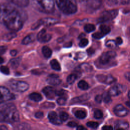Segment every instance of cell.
Masks as SVG:
<instances>
[{"instance_id":"obj_1","label":"cell","mask_w":130,"mask_h":130,"mask_svg":"<svg viewBox=\"0 0 130 130\" xmlns=\"http://www.w3.org/2000/svg\"><path fill=\"white\" fill-rule=\"evenodd\" d=\"M0 23L12 31H18L23 26L22 15L11 5L0 3Z\"/></svg>"},{"instance_id":"obj_2","label":"cell","mask_w":130,"mask_h":130,"mask_svg":"<svg viewBox=\"0 0 130 130\" xmlns=\"http://www.w3.org/2000/svg\"><path fill=\"white\" fill-rule=\"evenodd\" d=\"M19 120V113L14 104L8 103L0 107V122L12 123Z\"/></svg>"},{"instance_id":"obj_3","label":"cell","mask_w":130,"mask_h":130,"mask_svg":"<svg viewBox=\"0 0 130 130\" xmlns=\"http://www.w3.org/2000/svg\"><path fill=\"white\" fill-rule=\"evenodd\" d=\"M29 3L36 10L41 12L51 13L54 10V0H29Z\"/></svg>"},{"instance_id":"obj_4","label":"cell","mask_w":130,"mask_h":130,"mask_svg":"<svg viewBox=\"0 0 130 130\" xmlns=\"http://www.w3.org/2000/svg\"><path fill=\"white\" fill-rule=\"evenodd\" d=\"M59 10L66 14H72L76 12L77 6L75 0H55Z\"/></svg>"},{"instance_id":"obj_5","label":"cell","mask_w":130,"mask_h":130,"mask_svg":"<svg viewBox=\"0 0 130 130\" xmlns=\"http://www.w3.org/2000/svg\"><path fill=\"white\" fill-rule=\"evenodd\" d=\"M9 86L13 90L17 92H24L29 88V85L26 82L17 80L10 81Z\"/></svg>"},{"instance_id":"obj_6","label":"cell","mask_w":130,"mask_h":130,"mask_svg":"<svg viewBox=\"0 0 130 130\" xmlns=\"http://www.w3.org/2000/svg\"><path fill=\"white\" fill-rule=\"evenodd\" d=\"M118 11L117 10H112L106 11L102 13L98 21L100 23H103L112 20L117 15Z\"/></svg>"},{"instance_id":"obj_7","label":"cell","mask_w":130,"mask_h":130,"mask_svg":"<svg viewBox=\"0 0 130 130\" xmlns=\"http://www.w3.org/2000/svg\"><path fill=\"white\" fill-rule=\"evenodd\" d=\"M58 22L57 19L52 18H45L41 19L37 21L35 23L31 26L32 29H36L42 25H44L46 26H50L56 24Z\"/></svg>"},{"instance_id":"obj_8","label":"cell","mask_w":130,"mask_h":130,"mask_svg":"<svg viewBox=\"0 0 130 130\" xmlns=\"http://www.w3.org/2000/svg\"><path fill=\"white\" fill-rule=\"evenodd\" d=\"M15 96L5 87L0 86V103L13 100Z\"/></svg>"},{"instance_id":"obj_9","label":"cell","mask_w":130,"mask_h":130,"mask_svg":"<svg viewBox=\"0 0 130 130\" xmlns=\"http://www.w3.org/2000/svg\"><path fill=\"white\" fill-rule=\"evenodd\" d=\"M116 56L115 52L113 51H108L103 53L99 58V62L103 65L109 63L111 60L114 59Z\"/></svg>"},{"instance_id":"obj_10","label":"cell","mask_w":130,"mask_h":130,"mask_svg":"<svg viewBox=\"0 0 130 130\" xmlns=\"http://www.w3.org/2000/svg\"><path fill=\"white\" fill-rule=\"evenodd\" d=\"M125 88L123 85L116 84L110 87L108 92L111 96H117L124 91Z\"/></svg>"},{"instance_id":"obj_11","label":"cell","mask_w":130,"mask_h":130,"mask_svg":"<svg viewBox=\"0 0 130 130\" xmlns=\"http://www.w3.org/2000/svg\"><path fill=\"white\" fill-rule=\"evenodd\" d=\"M96 79L98 80L102 83H105V84H110L112 83H113L115 79L114 77L111 76V75H103V74H100L96 76Z\"/></svg>"},{"instance_id":"obj_12","label":"cell","mask_w":130,"mask_h":130,"mask_svg":"<svg viewBox=\"0 0 130 130\" xmlns=\"http://www.w3.org/2000/svg\"><path fill=\"white\" fill-rule=\"evenodd\" d=\"M115 114L118 117H124L127 115L128 110L123 105L121 104L117 105L113 110Z\"/></svg>"},{"instance_id":"obj_13","label":"cell","mask_w":130,"mask_h":130,"mask_svg":"<svg viewBox=\"0 0 130 130\" xmlns=\"http://www.w3.org/2000/svg\"><path fill=\"white\" fill-rule=\"evenodd\" d=\"M51 38V36L47 34L45 29L41 30L37 35L38 40L41 43H46L48 42Z\"/></svg>"},{"instance_id":"obj_14","label":"cell","mask_w":130,"mask_h":130,"mask_svg":"<svg viewBox=\"0 0 130 130\" xmlns=\"http://www.w3.org/2000/svg\"><path fill=\"white\" fill-rule=\"evenodd\" d=\"M48 119L51 123L55 125H60L62 123V121L58 117L57 114L54 111H51L48 115Z\"/></svg>"},{"instance_id":"obj_15","label":"cell","mask_w":130,"mask_h":130,"mask_svg":"<svg viewBox=\"0 0 130 130\" xmlns=\"http://www.w3.org/2000/svg\"><path fill=\"white\" fill-rule=\"evenodd\" d=\"M42 91L48 99H53L56 94V90L51 86H46L44 87Z\"/></svg>"},{"instance_id":"obj_16","label":"cell","mask_w":130,"mask_h":130,"mask_svg":"<svg viewBox=\"0 0 130 130\" xmlns=\"http://www.w3.org/2000/svg\"><path fill=\"white\" fill-rule=\"evenodd\" d=\"M81 3L86 4L92 9H97L101 4L102 0H78Z\"/></svg>"},{"instance_id":"obj_17","label":"cell","mask_w":130,"mask_h":130,"mask_svg":"<svg viewBox=\"0 0 130 130\" xmlns=\"http://www.w3.org/2000/svg\"><path fill=\"white\" fill-rule=\"evenodd\" d=\"M46 81L48 84L53 85H59L61 82V80L59 79V77L55 74L50 75L48 77Z\"/></svg>"},{"instance_id":"obj_18","label":"cell","mask_w":130,"mask_h":130,"mask_svg":"<svg viewBox=\"0 0 130 130\" xmlns=\"http://www.w3.org/2000/svg\"><path fill=\"white\" fill-rule=\"evenodd\" d=\"M7 1L19 7H27L29 4V0H7Z\"/></svg>"},{"instance_id":"obj_19","label":"cell","mask_w":130,"mask_h":130,"mask_svg":"<svg viewBox=\"0 0 130 130\" xmlns=\"http://www.w3.org/2000/svg\"><path fill=\"white\" fill-rule=\"evenodd\" d=\"M128 123L123 120H118L115 123L114 129H126L128 128Z\"/></svg>"},{"instance_id":"obj_20","label":"cell","mask_w":130,"mask_h":130,"mask_svg":"<svg viewBox=\"0 0 130 130\" xmlns=\"http://www.w3.org/2000/svg\"><path fill=\"white\" fill-rule=\"evenodd\" d=\"M90 98L89 95L88 94H84L82 95H80L78 97H76L74 99H73L71 101V104H76L78 103H81L85 101H87Z\"/></svg>"},{"instance_id":"obj_21","label":"cell","mask_w":130,"mask_h":130,"mask_svg":"<svg viewBox=\"0 0 130 130\" xmlns=\"http://www.w3.org/2000/svg\"><path fill=\"white\" fill-rule=\"evenodd\" d=\"M35 40V36L34 34H30L26 36L22 41V43L24 45L28 44Z\"/></svg>"},{"instance_id":"obj_22","label":"cell","mask_w":130,"mask_h":130,"mask_svg":"<svg viewBox=\"0 0 130 130\" xmlns=\"http://www.w3.org/2000/svg\"><path fill=\"white\" fill-rule=\"evenodd\" d=\"M29 97L30 100L35 102H39L43 99L41 94L38 92H32L30 93L29 95Z\"/></svg>"},{"instance_id":"obj_23","label":"cell","mask_w":130,"mask_h":130,"mask_svg":"<svg viewBox=\"0 0 130 130\" xmlns=\"http://www.w3.org/2000/svg\"><path fill=\"white\" fill-rule=\"evenodd\" d=\"M42 53L44 55V56L46 58H49L51 55H52V50H51V49L47 47V46H44L43 47L42 49Z\"/></svg>"},{"instance_id":"obj_24","label":"cell","mask_w":130,"mask_h":130,"mask_svg":"<svg viewBox=\"0 0 130 130\" xmlns=\"http://www.w3.org/2000/svg\"><path fill=\"white\" fill-rule=\"evenodd\" d=\"M21 61V58L20 57H17L11 59L10 60V63L12 68H17Z\"/></svg>"},{"instance_id":"obj_25","label":"cell","mask_w":130,"mask_h":130,"mask_svg":"<svg viewBox=\"0 0 130 130\" xmlns=\"http://www.w3.org/2000/svg\"><path fill=\"white\" fill-rule=\"evenodd\" d=\"M50 65L53 70L55 71H60L61 69L60 64L56 59H52L50 61Z\"/></svg>"},{"instance_id":"obj_26","label":"cell","mask_w":130,"mask_h":130,"mask_svg":"<svg viewBox=\"0 0 130 130\" xmlns=\"http://www.w3.org/2000/svg\"><path fill=\"white\" fill-rule=\"evenodd\" d=\"M100 30L102 33H103L105 36L110 31L111 29L110 27L108 25L102 24L100 26Z\"/></svg>"},{"instance_id":"obj_27","label":"cell","mask_w":130,"mask_h":130,"mask_svg":"<svg viewBox=\"0 0 130 130\" xmlns=\"http://www.w3.org/2000/svg\"><path fill=\"white\" fill-rule=\"evenodd\" d=\"M78 86L82 90H87L89 88L88 84L84 80H80L78 83Z\"/></svg>"},{"instance_id":"obj_28","label":"cell","mask_w":130,"mask_h":130,"mask_svg":"<svg viewBox=\"0 0 130 130\" xmlns=\"http://www.w3.org/2000/svg\"><path fill=\"white\" fill-rule=\"evenodd\" d=\"M75 115L79 119H84L86 117V113L83 110H77L75 112Z\"/></svg>"},{"instance_id":"obj_29","label":"cell","mask_w":130,"mask_h":130,"mask_svg":"<svg viewBox=\"0 0 130 130\" xmlns=\"http://www.w3.org/2000/svg\"><path fill=\"white\" fill-rule=\"evenodd\" d=\"M16 36V34L15 32H10L8 34H7L3 36V39L5 41H9L15 37Z\"/></svg>"},{"instance_id":"obj_30","label":"cell","mask_w":130,"mask_h":130,"mask_svg":"<svg viewBox=\"0 0 130 130\" xmlns=\"http://www.w3.org/2000/svg\"><path fill=\"white\" fill-rule=\"evenodd\" d=\"M84 28L86 32L89 33V32H92L93 30H94L95 27L92 24H87L84 26Z\"/></svg>"},{"instance_id":"obj_31","label":"cell","mask_w":130,"mask_h":130,"mask_svg":"<svg viewBox=\"0 0 130 130\" xmlns=\"http://www.w3.org/2000/svg\"><path fill=\"white\" fill-rule=\"evenodd\" d=\"M102 95L103 100L105 103H108L111 101V95L108 92H105Z\"/></svg>"},{"instance_id":"obj_32","label":"cell","mask_w":130,"mask_h":130,"mask_svg":"<svg viewBox=\"0 0 130 130\" xmlns=\"http://www.w3.org/2000/svg\"><path fill=\"white\" fill-rule=\"evenodd\" d=\"M77 79V75L75 74H72L69 75L67 79V81L69 84H72Z\"/></svg>"},{"instance_id":"obj_33","label":"cell","mask_w":130,"mask_h":130,"mask_svg":"<svg viewBox=\"0 0 130 130\" xmlns=\"http://www.w3.org/2000/svg\"><path fill=\"white\" fill-rule=\"evenodd\" d=\"M68 117H69V115L66 112L62 111L59 113V118L62 121H66L68 119Z\"/></svg>"},{"instance_id":"obj_34","label":"cell","mask_w":130,"mask_h":130,"mask_svg":"<svg viewBox=\"0 0 130 130\" xmlns=\"http://www.w3.org/2000/svg\"><path fill=\"white\" fill-rule=\"evenodd\" d=\"M117 45L116 44V42L114 40H108L106 43V46L110 48H114Z\"/></svg>"},{"instance_id":"obj_35","label":"cell","mask_w":130,"mask_h":130,"mask_svg":"<svg viewBox=\"0 0 130 130\" xmlns=\"http://www.w3.org/2000/svg\"><path fill=\"white\" fill-rule=\"evenodd\" d=\"M93 116L95 119H100L103 117V113L100 110H95L94 112Z\"/></svg>"},{"instance_id":"obj_36","label":"cell","mask_w":130,"mask_h":130,"mask_svg":"<svg viewBox=\"0 0 130 130\" xmlns=\"http://www.w3.org/2000/svg\"><path fill=\"white\" fill-rule=\"evenodd\" d=\"M86 125L88 127H89L91 128H96L98 127L99 124L96 122L89 121L86 123Z\"/></svg>"},{"instance_id":"obj_37","label":"cell","mask_w":130,"mask_h":130,"mask_svg":"<svg viewBox=\"0 0 130 130\" xmlns=\"http://www.w3.org/2000/svg\"><path fill=\"white\" fill-rule=\"evenodd\" d=\"M88 43V41L87 39L82 38V39H81V40L79 43V46L80 47H84L87 46Z\"/></svg>"},{"instance_id":"obj_38","label":"cell","mask_w":130,"mask_h":130,"mask_svg":"<svg viewBox=\"0 0 130 130\" xmlns=\"http://www.w3.org/2000/svg\"><path fill=\"white\" fill-rule=\"evenodd\" d=\"M66 100H67V98L66 97L61 96V97H59L57 100V103L59 105H63L66 104Z\"/></svg>"},{"instance_id":"obj_39","label":"cell","mask_w":130,"mask_h":130,"mask_svg":"<svg viewBox=\"0 0 130 130\" xmlns=\"http://www.w3.org/2000/svg\"><path fill=\"white\" fill-rule=\"evenodd\" d=\"M30 128V125L26 123H21L18 126V128L20 129H29Z\"/></svg>"},{"instance_id":"obj_40","label":"cell","mask_w":130,"mask_h":130,"mask_svg":"<svg viewBox=\"0 0 130 130\" xmlns=\"http://www.w3.org/2000/svg\"><path fill=\"white\" fill-rule=\"evenodd\" d=\"M104 36H105V35L103 33H102L100 31L99 32H96L92 35L93 38H94L95 39H101V38L104 37Z\"/></svg>"},{"instance_id":"obj_41","label":"cell","mask_w":130,"mask_h":130,"mask_svg":"<svg viewBox=\"0 0 130 130\" xmlns=\"http://www.w3.org/2000/svg\"><path fill=\"white\" fill-rule=\"evenodd\" d=\"M0 71L1 72H2L3 73L6 74V75H8L10 73V71H9V69L6 67V66H2L0 67Z\"/></svg>"},{"instance_id":"obj_42","label":"cell","mask_w":130,"mask_h":130,"mask_svg":"<svg viewBox=\"0 0 130 130\" xmlns=\"http://www.w3.org/2000/svg\"><path fill=\"white\" fill-rule=\"evenodd\" d=\"M81 69H82L83 70L85 71H90L91 69H92L91 66H89L88 64H87V63L82 64L81 66Z\"/></svg>"},{"instance_id":"obj_43","label":"cell","mask_w":130,"mask_h":130,"mask_svg":"<svg viewBox=\"0 0 130 130\" xmlns=\"http://www.w3.org/2000/svg\"><path fill=\"white\" fill-rule=\"evenodd\" d=\"M56 94L59 97L64 96L66 97V93H65V91L63 90H56Z\"/></svg>"},{"instance_id":"obj_44","label":"cell","mask_w":130,"mask_h":130,"mask_svg":"<svg viewBox=\"0 0 130 130\" xmlns=\"http://www.w3.org/2000/svg\"><path fill=\"white\" fill-rule=\"evenodd\" d=\"M108 1L109 2H110V3L114 4H118L119 3H123V2H124V3L126 2V0H108Z\"/></svg>"},{"instance_id":"obj_45","label":"cell","mask_w":130,"mask_h":130,"mask_svg":"<svg viewBox=\"0 0 130 130\" xmlns=\"http://www.w3.org/2000/svg\"><path fill=\"white\" fill-rule=\"evenodd\" d=\"M95 100L97 103H101L102 101H103V98H102V95H97L95 98Z\"/></svg>"},{"instance_id":"obj_46","label":"cell","mask_w":130,"mask_h":130,"mask_svg":"<svg viewBox=\"0 0 130 130\" xmlns=\"http://www.w3.org/2000/svg\"><path fill=\"white\" fill-rule=\"evenodd\" d=\"M68 126L71 127H74L76 126H77V123L75 121H70L67 124Z\"/></svg>"},{"instance_id":"obj_47","label":"cell","mask_w":130,"mask_h":130,"mask_svg":"<svg viewBox=\"0 0 130 130\" xmlns=\"http://www.w3.org/2000/svg\"><path fill=\"white\" fill-rule=\"evenodd\" d=\"M44 116V114L42 112L39 111V112H37L35 114V117L37 118H41L42 117H43Z\"/></svg>"},{"instance_id":"obj_48","label":"cell","mask_w":130,"mask_h":130,"mask_svg":"<svg viewBox=\"0 0 130 130\" xmlns=\"http://www.w3.org/2000/svg\"><path fill=\"white\" fill-rule=\"evenodd\" d=\"M7 50V47L5 46H0V55L3 54Z\"/></svg>"},{"instance_id":"obj_49","label":"cell","mask_w":130,"mask_h":130,"mask_svg":"<svg viewBox=\"0 0 130 130\" xmlns=\"http://www.w3.org/2000/svg\"><path fill=\"white\" fill-rule=\"evenodd\" d=\"M102 129L103 130H112L113 129V127L110 125H105L102 128Z\"/></svg>"},{"instance_id":"obj_50","label":"cell","mask_w":130,"mask_h":130,"mask_svg":"<svg viewBox=\"0 0 130 130\" xmlns=\"http://www.w3.org/2000/svg\"><path fill=\"white\" fill-rule=\"evenodd\" d=\"M115 42H116V43L117 45H120L122 43V40L121 38L118 37V38H116V39L115 40Z\"/></svg>"},{"instance_id":"obj_51","label":"cell","mask_w":130,"mask_h":130,"mask_svg":"<svg viewBox=\"0 0 130 130\" xmlns=\"http://www.w3.org/2000/svg\"><path fill=\"white\" fill-rule=\"evenodd\" d=\"M124 76H125V78L128 81L130 82V72L125 73Z\"/></svg>"},{"instance_id":"obj_52","label":"cell","mask_w":130,"mask_h":130,"mask_svg":"<svg viewBox=\"0 0 130 130\" xmlns=\"http://www.w3.org/2000/svg\"><path fill=\"white\" fill-rule=\"evenodd\" d=\"M128 101L125 103V104L127 106L130 107V91H129L128 93Z\"/></svg>"},{"instance_id":"obj_53","label":"cell","mask_w":130,"mask_h":130,"mask_svg":"<svg viewBox=\"0 0 130 130\" xmlns=\"http://www.w3.org/2000/svg\"><path fill=\"white\" fill-rule=\"evenodd\" d=\"M87 53H88V55H91V54H92L93 53H94V50L92 49V48H89L87 50Z\"/></svg>"},{"instance_id":"obj_54","label":"cell","mask_w":130,"mask_h":130,"mask_svg":"<svg viewBox=\"0 0 130 130\" xmlns=\"http://www.w3.org/2000/svg\"><path fill=\"white\" fill-rule=\"evenodd\" d=\"M17 53V51L16 50H12L10 51V54L12 56H15Z\"/></svg>"},{"instance_id":"obj_55","label":"cell","mask_w":130,"mask_h":130,"mask_svg":"<svg viewBox=\"0 0 130 130\" xmlns=\"http://www.w3.org/2000/svg\"><path fill=\"white\" fill-rule=\"evenodd\" d=\"M77 129H78V130H86V128L82 125H79V126H77Z\"/></svg>"},{"instance_id":"obj_56","label":"cell","mask_w":130,"mask_h":130,"mask_svg":"<svg viewBox=\"0 0 130 130\" xmlns=\"http://www.w3.org/2000/svg\"><path fill=\"white\" fill-rule=\"evenodd\" d=\"M0 129H7V127L5 125H2L0 127Z\"/></svg>"},{"instance_id":"obj_57","label":"cell","mask_w":130,"mask_h":130,"mask_svg":"<svg viewBox=\"0 0 130 130\" xmlns=\"http://www.w3.org/2000/svg\"><path fill=\"white\" fill-rule=\"evenodd\" d=\"M4 60L3 58H2V57L0 56V64L3 63V62H4Z\"/></svg>"},{"instance_id":"obj_58","label":"cell","mask_w":130,"mask_h":130,"mask_svg":"<svg viewBox=\"0 0 130 130\" xmlns=\"http://www.w3.org/2000/svg\"><path fill=\"white\" fill-rule=\"evenodd\" d=\"M129 31H130V30H129Z\"/></svg>"}]
</instances>
